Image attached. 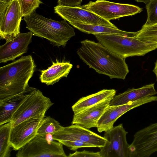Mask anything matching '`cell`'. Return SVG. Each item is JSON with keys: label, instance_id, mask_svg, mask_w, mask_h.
Returning a JSON list of instances; mask_svg holds the SVG:
<instances>
[{"label": "cell", "instance_id": "cell-1", "mask_svg": "<svg viewBox=\"0 0 157 157\" xmlns=\"http://www.w3.org/2000/svg\"><path fill=\"white\" fill-rule=\"evenodd\" d=\"M80 43L81 45L77 53L87 65L111 79H125L129 72L125 58L112 52L99 42L86 39Z\"/></svg>", "mask_w": 157, "mask_h": 157}, {"label": "cell", "instance_id": "cell-2", "mask_svg": "<svg viewBox=\"0 0 157 157\" xmlns=\"http://www.w3.org/2000/svg\"><path fill=\"white\" fill-rule=\"evenodd\" d=\"M36 66L32 56L29 55L0 67V100L24 91Z\"/></svg>", "mask_w": 157, "mask_h": 157}, {"label": "cell", "instance_id": "cell-3", "mask_svg": "<svg viewBox=\"0 0 157 157\" xmlns=\"http://www.w3.org/2000/svg\"><path fill=\"white\" fill-rule=\"evenodd\" d=\"M24 17L26 28L33 35L47 39L53 46L65 47L75 35L74 29L64 20L58 21L48 18L35 11Z\"/></svg>", "mask_w": 157, "mask_h": 157}, {"label": "cell", "instance_id": "cell-4", "mask_svg": "<svg viewBox=\"0 0 157 157\" xmlns=\"http://www.w3.org/2000/svg\"><path fill=\"white\" fill-rule=\"evenodd\" d=\"M98 42L110 51L126 58L144 56L157 48V44L145 42L136 37V32L127 36L93 34Z\"/></svg>", "mask_w": 157, "mask_h": 157}, {"label": "cell", "instance_id": "cell-5", "mask_svg": "<svg viewBox=\"0 0 157 157\" xmlns=\"http://www.w3.org/2000/svg\"><path fill=\"white\" fill-rule=\"evenodd\" d=\"M53 104L49 98L36 89L26 97L13 114L10 122L11 128L26 120L45 113Z\"/></svg>", "mask_w": 157, "mask_h": 157}, {"label": "cell", "instance_id": "cell-6", "mask_svg": "<svg viewBox=\"0 0 157 157\" xmlns=\"http://www.w3.org/2000/svg\"><path fill=\"white\" fill-rule=\"evenodd\" d=\"M80 7L109 21L141 12L142 8L134 5L113 2L105 0L90 1Z\"/></svg>", "mask_w": 157, "mask_h": 157}, {"label": "cell", "instance_id": "cell-7", "mask_svg": "<svg viewBox=\"0 0 157 157\" xmlns=\"http://www.w3.org/2000/svg\"><path fill=\"white\" fill-rule=\"evenodd\" d=\"M63 144L36 135L18 151L17 157H67Z\"/></svg>", "mask_w": 157, "mask_h": 157}, {"label": "cell", "instance_id": "cell-8", "mask_svg": "<svg viewBox=\"0 0 157 157\" xmlns=\"http://www.w3.org/2000/svg\"><path fill=\"white\" fill-rule=\"evenodd\" d=\"M105 132L104 137L107 141L99 148L101 157H130V144L126 139L128 132L122 124Z\"/></svg>", "mask_w": 157, "mask_h": 157}, {"label": "cell", "instance_id": "cell-9", "mask_svg": "<svg viewBox=\"0 0 157 157\" xmlns=\"http://www.w3.org/2000/svg\"><path fill=\"white\" fill-rule=\"evenodd\" d=\"M129 149L130 157H149L157 152V123L136 132Z\"/></svg>", "mask_w": 157, "mask_h": 157}, {"label": "cell", "instance_id": "cell-10", "mask_svg": "<svg viewBox=\"0 0 157 157\" xmlns=\"http://www.w3.org/2000/svg\"><path fill=\"white\" fill-rule=\"evenodd\" d=\"M22 17L17 0H13L5 7L0 8L1 39L8 41L20 33Z\"/></svg>", "mask_w": 157, "mask_h": 157}, {"label": "cell", "instance_id": "cell-11", "mask_svg": "<svg viewBox=\"0 0 157 157\" xmlns=\"http://www.w3.org/2000/svg\"><path fill=\"white\" fill-rule=\"evenodd\" d=\"M45 113L26 120L11 128L10 142L13 150L18 151L36 135Z\"/></svg>", "mask_w": 157, "mask_h": 157}, {"label": "cell", "instance_id": "cell-12", "mask_svg": "<svg viewBox=\"0 0 157 157\" xmlns=\"http://www.w3.org/2000/svg\"><path fill=\"white\" fill-rule=\"evenodd\" d=\"M157 101V96L146 97L125 105H109L98 123L97 128L99 132L107 131L112 129L116 121L120 117L130 110L149 102Z\"/></svg>", "mask_w": 157, "mask_h": 157}, {"label": "cell", "instance_id": "cell-13", "mask_svg": "<svg viewBox=\"0 0 157 157\" xmlns=\"http://www.w3.org/2000/svg\"><path fill=\"white\" fill-rule=\"evenodd\" d=\"M54 10L55 13L69 23L76 21L117 28L110 21L80 6L68 7L57 5L54 7Z\"/></svg>", "mask_w": 157, "mask_h": 157}, {"label": "cell", "instance_id": "cell-14", "mask_svg": "<svg viewBox=\"0 0 157 157\" xmlns=\"http://www.w3.org/2000/svg\"><path fill=\"white\" fill-rule=\"evenodd\" d=\"M52 138L58 141L65 139H75L99 148L104 146L107 141L104 137L77 124L64 127L52 135Z\"/></svg>", "mask_w": 157, "mask_h": 157}, {"label": "cell", "instance_id": "cell-15", "mask_svg": "<svg viewBox=\"0 0 157 157\" xmlns=\"http://www.w3.org/2000/svg\"><path fill=\"white\" fill-rule=\"evenodd\" d=\"M33 35L30 31L18 36L0 46V63L13 61L26 53Z\"/></svg>", "mask_w": 157, "mask_h": 157}, {"label": "cell", "instance_id": "cell-16", "mask_svg": "<svg viewBox=\"0 0 157 157\" xmlns=\"http://www.w3.org/2000/svg\"><path fill=\"white\" fill-rule=\"evenodd\" d=\"M111 100L103 101L74 114L71 123L89 129L97 127L98 123Z\"/></svg>", "mask_w": 157, "mask_h": 157}, {"label": "cell", "instance_id": "cell-17", "mask_svg": "<svg viewBox=\"0 0 157 157\" xmlns=\"http://www.w3.org/2000/svg\"><path fill=\"white\" fill-rule=\"evenodd\" d=\"M157 94L155 84L151 83L137 88L129 89L125 92L115 95L110 100L109 105L117 106L127 104L142 98Z\"/></svg>", "mask_w": 157, "mask_h": 157}, {"label": "cell", "instance_id": "cell-18", "mask_svg": "<svg viewBox=\"0 0 157 157\" xmlns=\"http://www.w3.org/2000/svg\"><path fill=\"white\" fill-rule=\"evenodd\" d=\"M36 89L29 85L23 92L0 100V125L9 123L13 114L19 105L27 96Z\"/></svg>", "mask_w": 157, "mask_h": 157}, {"label": "cell", "instance_id": "cell-19", "mask_svg": "<svg viewBox=\"0 0 157 157\" xmlns=\"http://www.w3.org/2000/svg\"><path fill=\"white\" fill-rule=\"evenodd\" d=\"M73 65L69 62H60L56 60L50 67L42 70L40 78L41 82L48 85H52L63 77H67Z\"/></svg>", "mask_w": 157, "mask_h": 157}, {"label": "cell", "instance_id": "cell-20", "mask_svg": "<svg viewBox=\"0 0 157 157\" xmlns=\"http://www.w3.org/2000/svg\"><path fill=\"white\" fill-rule=\"evenodd\" d=\"M116 93V90L114 89H103L96 93L80 98L72 107L74 114L103 101L111 100Z\"/></svg>", "mask_w": 157, "mask_h": 157}, {"label": "cell", "instance_id": "cell-21", "mask_svg": "<svg viewBox=\"0 0 157 157\" xmlns=\"http://www.w3.org/2000/svg\"><path fill=\"white\" fill-rule=\"evenodd\" d=\"M74 27L80 31L87 34H102L127 36L132 32L121 30L117 28L98 25L89 24L76 21L69 22Z\"/></svg>", "mask_w": 157, "mask_h": 157}, {"label": "cell", "instance_id": "cell-22", "mask_svg": "<svg viewBox=\"0 0 157 157\" xmlns=\"http://www.w3.org/2000/svg\"><path fill=\"white\" fill-rule=\"evenodd\" d=\"M11 126L10 123L0 125V157L10 156V134Z\"/></svg>", "mask_w": 157, "mask_h": 157}, {"label": "cell", "instance_id": "cell-23", "mask_svg": "<svg viewBox=\"0 0 157 157\" xmlns=\"http://www.w3.org/2000/svg\"><path fill=\"white\" fill-rule=\"evenodd\" d=\"M64 127L54 119L50 116L46 117L39 128L36 135L44 137L49 134L52 136L62 130Z\"/></svg>", "mask_w": 157, "mask_h": 157}, {"label": "cell", "instance_id": "cell-24", "mask_svg": "<svg viewBox=\"0 0 157 157\" xmlns=\"http://www.w3.org/2000/svg\"><path fill=\"white\" fill-rule=\"evenodd\" d=\"M136 37L144 41L157 44V23L149 26H143L136 32Z\"/></svg>", "mask_w": 157, "mask_h": 157}, {"label": "cell", "instance_id": "cell-25", "mask_svg": "<svg viewBox=\"0 0 157 157\" xmlns=\"http://www.w3.org/2000/svg\"><path fill=\"white\" fill-rule=\"evenodd\" d=\"M22 17L30 15L43 3L40 0H17Z\"/></svg>", "mask_w": 157, "mask_h": 157}, {"label": "cell", "instance_id": "cell-26", "mask_svg": "<svg viewBox=\"0 0 157 157\" xmlns=\"http://www.w3.org/2000/svg\"><path fill=\"white\" fill-rule=\"evenodd\" d=\"M147 18L143 26H150L157 23V0H150L146 4Z\"/></svg>", "mask_w": 157, "mask_h": 157}, {"label": "cell", "instance_id": "cell-27", "mask_svg": "<svg viewBox=\"0 0 157 157\" xmlns=\"http://www.w3.org/2000/svg\"><path fill=\"white\" fill-rule=\"evenodd\" d=\"M63 145L69 148L71 150L75 151L79 148L82 147H93L91 145L82 141L73 139H67L59 141Z\"/></svg>", "mask_w": 157, "mask_h": 157}, {"label": "cell", "instance_id": "cell-28", "mask_svg": "<svg viewBox=\"0 0 157 157\" xmlns=\"http://www.w3.org/2000/svg\"><path fill=\"white\" fill-rule=\"evenodd\" d=\"M67 157H101L99 151L94 152L84 150L82 151H76L74 153H70Z\"/></svg>", "mask_w": 157, "mask_h": 157}, {"label": "cell", "instance_id": "cell-29", "mask_svg": "<svg viewBox=\"0 0 157 157\" xmlns=\"http://www.w3.org/2000/svg\"><path fill=\"white\" fill-rule=\"evenodd\" d=\"M82 0H58V5L68 7L80 6Z\"/></svg>", "mask_w": 157, "mask_h": 157}, {"label": "cell", "instance_id": "cell-30", "mask_svg": "<svg viewBox=\"0 0 157 157\" xmlns=\"http://www.w3.org/2000/svg\"><path fill=\"white\" fill-rule=\"evenodd\" d=\"M13 0H0V8L5 7Z\"/></svg>", "mask_w": 157, "mask_h": 157}, {"label": "cell", "instance_id": "cell-31", "mask_svg": "<svg viewBox=\"0 0 157 157\" xmlns=\"http://www.w3.org/2000/svg\"><path fill=\"white\" fill-rule=\"evenodd\" d=\"M153 72L156 76V80L157 81V60L155 63V66L153 70Z\"/></svg>", "mask_w": 157, "mask_h": 157}, {"label": "cell", "instance_id": "cell-32", "mask_svg": "<svg viewBox=\"0 0 157 157\" xmlns=\"http://www.w3.org/2000/svg\"><path fill=\"white\" fill-rule=\"evenodd\" d=\"M136 1L139 2H143L145 4H147L150 0H135Z\"/></svg>", "mask_w": 157, "mask_h": 157}]
</instances>
